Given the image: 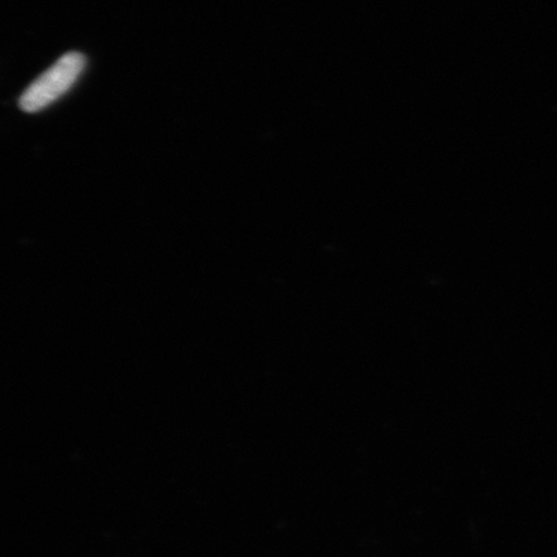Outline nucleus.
<instances>
[{
	"mask_svg": "<svg viewBox=\"0 0 557 557\" xmlns=\"http://www.w3.org/2000/svg\"><path fill=\"white\" fill-rule=\"evenodd\" d=\"M86 66V58L79 52H67L38 76L26 88L18 101L26 113H37L59 100L74 86Z\"/></svg>",
	"mask_w": 557,
	"mask_h": 557,
	"instance_id": "obj_1",
	"label": "nucleus"
}]
</instances>
